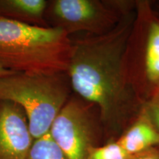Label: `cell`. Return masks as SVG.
Segmentation results:
<instances>
[{
	"label": "cell",
	"instance_id": "obj_13",
	"mask_svg": "<svg viewBox=\"0 0 159 159\" xmlns=\"http://www.w3.org/2000/svg\"><path fill=\"white\" fill-rule=\"evenodd\" d=\"M130 159H159V148H152L133 156Z\"/></svg>",
	"mask_w": 159,
	"mask_h": 159
},
{
	"label": "cell",
	"instance_id": "obj_14",
	"mask_svg": "<svg viewBox=\"0 0 159 159\" xmlns=\"http://www.w3.org/2000/svg\"><path fill=\"white\" fill-rule=\"evenodd\" d=\"M13 73H14V71L8 70V69H6L4 68V67L2 66L1 65H0V77H4V76H7V75H11V74H13Z\"/></svg>",
	"mask_w": 159,
	"mask_h": 159
},
{
	"label": "cell",
	"instance_id": "obj_2",
	"mask_svg": "<svg viewBox=\"0 0 159 159\" xmlns=\"http://www.w3.org/2000/svg\"><path fill=\"white\" fill-rule=\"evenodd\" d=\"M71 39L64 31L0 19V65L14 72L66 71Z\"/></svg>",
	"mask_w": 159,
	"mask_h": 159
},
{
	"label": "cell",
	"instance_id": "obj_10",
	"mask_svg": "<svg viewBox=\"0 0 159 159\" xmlns=\"http://www.w3.org/2000/svg\"><path fill=\"white\" fill-rule=\"evenodd\" d=\"M25 159H66L50 134L34 140Z\"/></svg>",
	"mask_w": 159,
	"mask_h": 159
},
{
	"label": "cell",
	"instance_id": "obj_3",
	"mask_svg": "<svg viewBox=\"0 0 159 159\" xmlns=\"http://www.w3.org/2000/svg\"><path fill=\"white\" fill-rule=\"evenodd\" d=\"M71 90L66 71L14 72L0 77V100L11 101L23 109L34 140L49 134L55 119L71 97Z\"/></svg>",
	"mask_w": 159,
	"mask_h": 159
},
{
	"label": "cell",
	"instance_id": "obj_11",
	"mask_svg": "<svg viewBox=\"0 0 159 159\" xmlns=\"http://www.w3.org/2000/svg\"><path fill=\"white\" fill-rule=\"evenodd\" d=\"M131 157L114 140L93 148L85 159H130Z\"/></svg>",
	"mask_w": 159,
	"mask_h": 159
},
{
	"label": "cell",
	"instance_id": "obj_7",
	"mask_svg": "<svg viewBox=\"0 0 159 159\" xmlns=\"http://www.w3.org/2000/svg\"><path fill=\"white\" fill-rule=\"evenodd\" d=\"M116 142L130 156L159 148V132L148 116H142Z\"/></svg>",
	"mask_w": 159,
	"mask_h": 159
},
{
	"label": "cell",
	"instance_id": "obj_5",
	"mask_svg": "<svg viewBox=\"0 0 159 159\" xmlns=\"http://www.w3.org/2000/svg\"><path fill=\"white\" fill-rule=\"evenodd\" d=\"M44 19L49 27L62 30L69 36L79 32L94 35L105 34L120 21L107 2L98 0L47 1Z\"/></svg>",
	"mask_w": 159,
	"mask_h": 159
},
{
	"label": "cell",
	"instance_id": "obj_12",
	"mask_svg": "<svg viewBox=\"0 0 159 159\" xmlns=\"http://www.w3.org/2000/svg\"><path fill=\"white\" fill-rule=\"evenodd\" d=\"M146 116L159 132V94L149 104L147 108Z\"/></svg>",
	"mask_w": 159,
	"mask_h": 159
},
{
	"label": "cell",
	"instance_id": "obj_1",
	"mask_svg": "<svg viewBox=\"0 0 159 159\" xmlns=\"http://www.w3.org/2000/svg\"><path fill=\"white\" fill-rule=\"evenodd\" d=\"M132 24L128 15L108 33L71 40L66 71L71 89L97 107L109 136L122 130L136 104L125 61Z\"/></svg>",
	"mask_w": 159,
	"mask_h": 159
},
{
	"label": "cell",
	"instance_id": "obj_6",
	"mask_svg": "<svg viewBox=\"0 0 159 159\" xmlns=\"http://www.w3.org/2000/svg\"><path fill=\"white\" fill-rule=\"evenodd\" d=\"M33 142L23 109L0 100V159H25Z\"/></svg>",
	"mask_w": 159,
	"mask_h": 159
},
{
	"label": "cell",
	"instance_id": "obj_8",
	"mask_svg": "<svg viewBox=\"0 0 159 159\" xmlns=\"http://www.w3.org/2000/svg\"><path fill=\"white\" fill-rule=\"evenodd\" d=\"M46 0H0V19L49 27L44 19Z\"/></svg>",
	"mask_w": 159,
	"mask_h": 159
},
{
	"label": "cell",
	"instance_id": "obj_9",
	"mask_svg": "<svg viewBox=\"0 0 159 159\" xmlns=\"http://www.w3.org/2000/svg\"><path fill=\"white\" fill-rule=\"evenodd\" d=\"M145 71L149 80L159 84V21L150 24L145 55Z\"/></svg>",
	"mask_w": 159,
	"mask_h": 159
},
{
	"label": "cell",
	"instance_id": "obj_4",
	"mask_svg": "<svg viewBox=\"0 0 159 159\" xmlns=\"http://www.w3.org/2000/svg\"><path fill=\"white\" fill-rule=\"evenodd\" d=\"M94 107L77 95L70 97L52 125L49 134L66 159H85L101 145L102 123Z\"/></svg>",
	"mask_w": 159,
	"mask_h": 159
}]
</instances>
